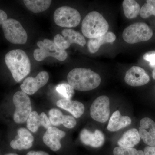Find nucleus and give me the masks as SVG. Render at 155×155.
Segmentation results:
<instances>
[{"label": "nucleus", "instance_id": "nucleus-17", "mask_svg": "<svg viewBox=\"0 0 155 155\" xmlns=\"http://www.w3.org/2000/svg\"><path fill=\"white\" fill-rule=\"evenodd\" d=\"M57 105L59 107L69 112L76 118H80L83 115L85 110L82 103L71 99H62L59 100Z\"/></svg>", "mask_w": 155, "mask_h": 155}, {"label": "nucleus", "instance_id": "nucleus-25", "mask_svg": "<svg viewBox=\"0 0 155 155\" xmlns=\"http://www.w3.org/2000/svg\"><path fill=\"white\" fill-rule=\"evenodd\" d=\"M56 90L66 99H71L74 93V89L69 84H60L56 87Z\"/></svg>", "mask_w": 155, "mask_h": 155}, {"label": "nucleus", "instance_id": "nucleus-26", "mask_svg": "<svg viewBox=\"0 0 155 155\" xmlns=\"http://www.w3.org/2000/svg\"><path fill=\"white\" fill-rule=\"evenodd\" d=\"M113 153L114 155H144V152L141 150L122 147L115 148Z\"/></svg>", "mask_w": 155, "mask_h": 155}, {"label": "nucleus", "instance_id": "nucleus-8", "mask_svg": "<svg viewBox=\"0 0 155 155\" xmlns=\"http://www.w3.org/2000/svg\"><path fill=\"white\" fill-rule=\"evenodd\" d=\"M55 23L62 27L72 28L78 25L81 21V15L76 9L68 6L58 8L54 14Z\"/></svg>", "mask_w": 155, "mask_h": 155}, {"label": "nucleus", "instance_id": "nucleus-13", "mask_svg": "<svg viewBox=\"0 0 155 155\" xmlns=\"http://www.w3.org/2000/svg\"><path fill=\"white\" fill-rule=\"evenodd\" d=\"M139 130L140 137L148 146H155V122L146 117L140 120Z\"/></svg>", "mask_w": 155, "mask_h": 155}, {"label": "nucleus", "instance_id": "nucleus-34", "mask_svg": "<svg viewBox=\"0 0 155 155\" xmlns=\"http://www.w3.org/2000/svg\"><path fill=\"white\" fill-rule=\"evenodd\" d=\"M5 155H18L17 154H15V153H9V154H6Z\"/></svg>", "mask_w": 155, "mask_h": 155}, {"label": "nucleus", "instance_id": "nucleus-3", "mask_svg": "<svg viewBox=\"0 0 155 155\" xmlns=\"http://www.w3.org/2000/svg\"><path fill=\"white\" fill-rule=\"evenodd\" d=\"M109 28L107 20L97 11L88 13L81 23V31L83 35L90 39L104 35L108 32Z\"/></svg>", "mask_w": 155, "mask_h": 155}, {"label": "nucleus", "instance_id": "nucleus-7", "mask_svg": "<svg viewBox=\"0 0 155 155\" xmlns=\"http://www.w3.org/2000/svg\"><path fill=\"white\" fill-rule=\"evenodd\" d=\"M13 100L16 107L14 115V122L17 123H24L32 112L30 98L25 93L19 91L15 93Z\"/></svg>", "mask_w": 155, "mask_h": 155}, {"label": "nucleus", "instance_id": "nucleus-31", "mask_svg": "<svg viewBox=\"0 0 155 155\" xmlns=\"http://www.w3.org/2000/svg\"><path fill=\"white\" fill-rule=\"evenodd\" d=\"M8 19V15L6 12L0 10V25L2 24L3 22Z\"/></svg>", "mask_w": 155, "mask_h": 155}, {"label": "nucleus", "instance_id": "nucleus-16", "mask_svg": "<svg viewBox=\"0 0 155 155\" xmlns=\"http://www.w3.org/2000/svg\"><path fill=\"white\" fill-rule=\"evenodd\" d=\"M80 139L84 144L94 148L101 147L105 141L104 135L99 130L92 132L87 129H83L81 132Z\"/></svg>", "mask_w": 155, "mask_h": 155}, {"label": "nucleus", "instance_id": "nucleus-33", "mask_svg": "<svg viewBox=\"0 0 155 155\" xmlns=\"http://www.w3.org/2000/svg\"><path fill=\"white\" fill-rule=\"evenodd\" d=\"M153 78L155 80V68H154L153 70Z\"/></svg>", "mask_w": 155, "mask_h": 155}, {"label": "nucleus", "instance_id": "nucleus-19", "mask_svg": "<svg viewBox=\"0 0 155 155\" xmlns=\"http://www.w3.org/2000/svg\"><path fill=\"white\" fill-rule=\"evenodd\" d=\"M140 140L139 134L137 129L132 128L124 133L118 141L119 147L133 148L138 144Z\"/></svg>", "mask_w": 155, "mask_h": 155}, {"label": "nucleus", "instance_id": "nucleus-29", "mask_svg": "<svg viewBox=\"0 0 155 155\" xmlns=\"http://www.w3.org/2000/svg\"><path fill=\"white\" fill-rule=\"evenodd\" d=\"M41 119L42 126L44 127L45 128L48 129L50 127H51L52 125L51 124L49 119L48 118L46 114L45 113H42L40 115Z\"/></svg>", "mask_w": 155, "mask_h": 155}, {"label": "nucleus", "instance_id": "nucleus-4", "mask_svg": "<svg viewBox=\"0 0 155 155\" xmlns=\"http://www.w3.org/2000/svg\"><path fill=\"white\" fill-rule=\"evenodd\" d=\"M37 45L39 48L35 50L33 54L34 58L37 61H43L47 57H51L63 61L68 57L66 51L59 48L54 42L48 39H45L43 41H39Z\"/></svg>", "mask_w": 155, "mask_h": 155}, {"label": "nucleus", "instance_id": "nucleus-1", "mask_svg": "<svg viewBox=\"0 0 155 155\" xmlns=\"http://www.w3.org/2000/svg\"><path fill=\"white\" fill-rule=\"evenodd\" d=\"M68 83L74 89L89 91L96 88L101 82L100 75L91 69L77 68L72 69L67 75Z\"/></svg>", "mask_w": 155, "mask_h": 155}, {"label": "nucleus", "instance_id": "nucleus-32", "mask_svg": "<svg viewBox=\"0 0 155 155\" xmlns=\"http://www.w3.org/2000/svg\"><path fill=\"white\" fill-rule=\"evenodd\" d=\"M26 155H49L48 153L44 151H31L27 153Z\"/></svg>", "mask_w": 155, "mask_h": 155}, {"label": "nucleus", "instance_id": "nucleus-14", "mask_svg": "<svg viewBox=\"0 0 155 155\" xmlns=\"http://www.w3.org/2000/svg\"><path fill=\"white\" fill-rule=\"evenodd\" d=\"M66 134L55 127H50L45 132L43 137L44 143L53 151H57L61 147V140L65 137Z\"/></svg>", "mask_w": 155, "mask_h": 155}, {"label": "nucleus", "instance_id": "nucleus-11", "mask_svg": "<svg viewBox=\"0 0 155 155\" xmlns=\"http://www.w3.org/2000/svg\"><path fill=\"white\" fill-rule=\"evenodd\" d=\"M49 77L48 72L42 71L35 78H26L21 84L20 87L22 91L27 94H34L40 88L47 83Z\"/></svg>", "mask_w": 155, "mask_h": 155}, {"label": "nucleus", "instance_id": "nucleus-24", "mask_svg": "<svg viewBox=\"0 0 155 155\" xmlns=\"http://www.w3.org/2000/svg\"><path fill=\"white\" fill-rule=\"evenodd\" d=\"M140 8V15L143 19H147L152 15L155 16V0H147Z\"/></svg>", "mask_w": 155, "mask_h": 155}, {"label": "nucleus", "instance_id": "nucleus-6", "mask_svg": "<svg viewBox=\"0 0 155 155\" xmlns=\"http://www.w3.org/2000/svg\"><path fill=\"white\" fill-rule=\"evenodd\" d=\"M6 39L14 44H24L28 39L26 31L21 23L14 19H8L2 24Z\"/></svg>", "mask_w": 155, "mask_h": 155}, {"label": "nucleus", "instance_id": "nucleus-9", "mask_svg": "<svg viewBox=\"0 0 155 155\" xmlns=\"http://www.w3.org/2000/svg\"><path fill=\"white\" fill-rule=\"evenodd\" d=\"M63 36L57 34L54 37V43L61 50L67 49L71 44H77L81 46L86 44V41L84 37L79 32L70 29L66 28L62 31Z\"/></svg>", "mask_w": 155, "mask_h": 155}, {"label": "nucleus", "instance_id": "nucleus-21", "mask_svg": "<svg viewBox=\"0 0 155 155\" xmlns=\"http://www.w3.org/2000/svg\"><path fill=\"white\" fill-rule=\"evenodd\" d=\"M25 6L29 11L34 13L43 12L51 6L52 1L51 0H24Z\"/></svg>", "mask_w": 155, "mask_h": 155}, {"label": "nucleus", "instance_id": "nucleus-5", "mask_svg": "<svg viewBox=\"0 0 155 155\" xmlns=\"http://www.w3.org/2000/svg\"><path fill=\"white\" fill-rule=\"evenodd\" d=\"M153 31L146 23L136 22L127 27L123 31L122 37L129 44H135L149 40Z\"/></svg>", "mask_w": 155, "mask_h": 155}, {"label": "nucleus", "instance_id": "nucleus-28", "mask_svg": "<svg viewBox=\"0 0 155 155\" xmlns=\"http://www.w3.org/2000/svg\"><path fill=\"white\" fill-rule=\"evenodd\" d=\"M145 61L150 62L149 66L152 68H155V51H150L143 56Z\"/></svg>", "mask_w": 155, "mask_h": 155}, {"label": "nucleus", "instance_id": "nucleus-10", "mask_svg": "<svg viewBox=\"0 0 155 155\" xmlns=\"http://www.w3.org/2000/svg\"><path fill=\"white\" fill-rule=\"evenodd\" d=\"M110 99L107 96L99 97L94 100L90 108V115L94 120L101 123L107 122L110 117Z\"/></svg>", "mask_w": 155, "mask_h": 155}, {"label": "nucleus", "instance_id": "nucleus-18", "mask_svg": "<svg viewBox=\"0 0 155 155\" xmlns=\"http://www.w3.org/2000/svg\"><path fill=\"white\" fill-rule=\"evenodd\" d=\"M131 123L130 117L122 116L119 111H116L112 114L109 120L107 129L112 132L118 131L130 125Z\"/></svg>", "mask_w": 155, "mask_h": 155}, {"label": "nucleus", "instance_id": "nucleus-2", "mask_svg": "<svg viewBox=\"0 0 155 155\" xmlns=\"http://www.w3.org/2000/svg\"><path fill=\"white\" fill-rule=\"evenodd\" d=\"M5 59L7 67L17 82L21 81L30 73V60L23 50H12L6 54Z\"/></svg>", "mask_w": 155, "mask_h": 155}, {"label": "nucleus", "instance_id": "nucleus-23", "mask_svg": "<svg viewBox=\"0 0 155 155\" xmlns=\"http://www.w3.org/2000/svg\"><path fill=\"white\" fill-rule=\"evenodd\" d=\"M26 121L27 127L33 133L36 132L39 127L42 125L41 116L36 111L31 112Z\"/></svg>", "mask_w": 155, "mask_h": 155}, {"label": "nucleus", "instance_id": "nucleus-30", "mask_svg": "<svg viewBox=\"0 0 155 155\" xmlns=\"http://www.w3.org/2000/svg\"><path fill=\"white\" fill-rule=\"evenodd\" d=\"M144 155H155V146H147L144 149Z\"/></svg>", "mask_w": 155, "mask_h": 155}, {"label": "nucleus", "instance_id": "nucleus-20", "mask_svg": "<svg viewBox=\"0 0 155 155\" xmlns=\"http://www.w3.org/2000/svg\"><path fill=\"white\" fill-rule=\"evenodd\" d=\"M116 39V35L113 32L108 31L102 36L90 39L88 43L90 52L94 54L97 52L101 45L107 43H112Z\"/></svg>", "mask_w": 155, "mask_h": 155}, {"label": "nucleus", "instance_id": "nucleus-27", "mask_svg": "<svg viewBox=\"0 0 155 155\" xmlns=\"http://www.w3.org/2000/svg\"><path fill=\"white\" fill-rule=\"evenodd\" d=\"M62 124L67 128H73L76 125V121L74 117L70 116H63Z\"/></svg>", "mask_w": 155, "mask_h": 155}, {"label": "nucleus", "instance_id": "nucleus-15", "mask_svg": "<svg viewBox=\"0 0 155 155\" xmlns=\"http://www.w3.org/2000/svg\"><path fill=\"white\" fill-rule=\"evenodd\" d=\"M18 135L10 143V145L14 149H28L32 146L34 138L32 134L26 128H20L17 130Z\"/></svg>", "mask_w": 155, "mask_h": 155}, {"label": "nucleus", "instance_id": "nucleus-12", "mask_svg": "<svg viewBox=\"0 0 155 155\" xmlns=\"http://www.w3.org/2000/svg\"><path fill=\"white\" fill-rule=\"evenodd\" d=\"M149 76L141 67L134 66L127 70L125 77V82L131 86H143L149 82Z\"/></svg>", "mask_w": 155, "mask_h": 155}, {"label": "nucleus", "instance_id": "nucleus-22", "mask_svg": "<svg viewBox=\"0 0 155 155\" xmlns=\"http://www.w3.org/2000/svg\"><path fill=\"white\" fill-rule=\"evenodd\" d=\"M124 14L126 18L132 19L138 16L140 11V6L134 0H125L122 3Z\"/></svg>", "mask_w": 155, "mask_h": 155}]
</instances>
